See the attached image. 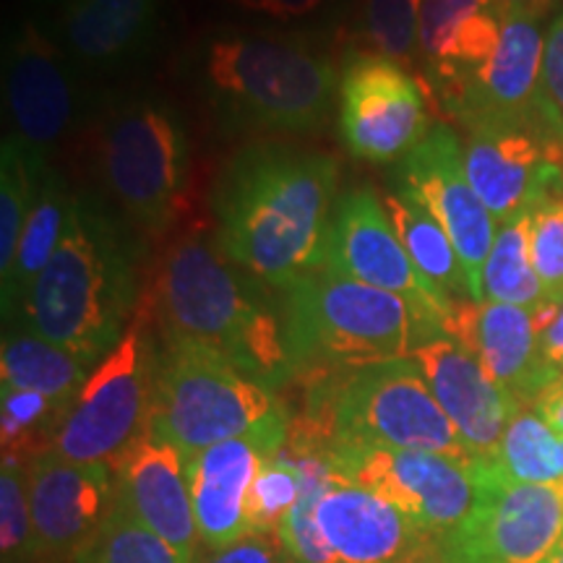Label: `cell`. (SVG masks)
<instances>
[{
  "mask_svg": "<svg viewBox=\"0 0 563 563\" xmlns=\"http://www.w3.org/2000/svg\"><path fill=\"white\" fill-rule=\"evenodd\" d=\"M336 178V162L327 154L279 146L243 152L217 188L220 251L277 290L319 272Z\"/></svg>",
  "mask_w": 563,
  "mask_h": 563,
  "instance_id": "6da1fadb",
  "label": "cell"
},
{
  "mask_svg": "<svg viewBox=\"0 0 563 563\" xmlns=\"http://www.w3.org/2000/svg\"><path fill=\"white\" fill-rule=\"evenodd\" d=\"M136 306V249L100 201L74 196L60 243L11 323L58 344L95 371Z\"/></svg>",
  "mask_w": 563,
  "mask_h": 563,
  "instance_id": "7a4b0ae2",
  "label": "cell"
},
{
  "mask_svg": "<svg viewBox=\"0 0 563 563\" xmlns=\"http://www.w3.org/2000/svg\"><path fill=\"white\" fill-rule=\"evenodd\" d=\"M282 336L292 376L316 378L410 357L443 334V316L412 300L329 272H311L282 290Z\"/></svg>",
  "mask_w": 563,
  "mask_h": 563,
  "instance_id": "3957f363",
  "label": "cell"
},
{
  "mask_svg": "<svg viewBox=\"0 0 563 563\" xmlns=\"http://www.w3.org/2000/svg\"><path fill=\"white\" fill-rule=\"evenodd\" d=\"M287 441L321 454L394 449L475 462L412 357L321 376L311 389L306 418L290 426Z\"/></svg>",
  "mask_w": 563,
  "mask_h": 563,
  "instance_id": "277c9868",
  "label": "cell"
},
{
  "mask_svg": "<svg viewBox=\"0 0 563 563\" xmlns=\"http://www.w3.org/2000/svg\"><path fill=\"white\" fill-rule=\"evenodd\" d=\"M203 232L167 251L157 282L165 336L199 342L274 391L292 378L279 316L262 306Z\"/></svg>",
  "mask_w": 563,
  "mask_h": 563,
  "instance_id": "5b68a950",
  "label": "cell"
},
{
  "mask_svg": "<svg viewBox=\"0 0 563 563\" xmlns=\"http://www.w3.org/2000/svg\"><path fill=\"white\" fill-rule=\"evenodd\" d=\"M269 386L245 376L199 342L165 336L146 431L191 460L217 443L241 439L279 418Z\"/></svg>",
  "mask_w": 563,
  "mask_h": 563,
  "instance_id": "8992f818",
  "label": "cell"
},
{
  "mask_svg": "<svg viewBox=\"0 0 563 563\" xmlns=\"http://www.w3.org/2000/svg\"><path fill=\"white\" fill-rule=\"evenodd\" d=\"M207 76L238 115L274 131L319 125L336 87L332 63L306 42L266 34L211 42Z\"/></svg>",
  "mask_w": 563,
  "mask_h": 563,
  "instance_id": "52a82bcc",
  "label": "cell"
},
{
  "mask_svg": "<svg viewBox=\"0 0 563 563\" xmlns=\"http://www.w3.org/2000/svg\"><path fill=\"white\" fill-rule=\"evenodd\" d=\"M154 373L157 350L139 313L118 347L89 373L55 435L51 454L68 462H115L146 431Z\"/></svg>",
  "mask_w": 563,
  "mask_h": 563,
  "instance_id": "ba28073f",
  "label": "cell"
},
{
  "mask_svg": "<svg viewBox=\"0 0 563 563\" xmlns=\"http://www.w3.org/2000/svg\"><path fill=\"white\" fill-rule=\"evenodd\" d=\"M102 173L133 228L162 235L180 214L186 194V133L159 104H129L104 129Z\"/></svg>",
  "mask_w": 563,
  "mask_h": 563,
  "instance_id": "9c48e42d",
  "label": "cell"
},
{
  "mask_svg": "<svg viewBox=\"0 0 563 563\" xmlns=\"http://www.w3.org/2000/svg\"><path fill=\"white\" fill-rule=\"evenodd\" d=\"M473 511L441 540L449 563H551L563 540V481L530 485L475 462Z\"/></svg>",
  "mask_w": 563,
  "mask_h": 563,
  "instance_id": "30bf717a",
  "label": "cell"
},
{
  "mask_svg": "<svg viewBox=\"0 0 563 563\" xmlns=\"http://www.w3.org/2000/svg\"><path fill=\"white\" fill-rule=\"evenodd\" d=\"M327 460L336 475L378 493L439 543L473 511L477 498L475 462L446 454L334 449Z\"/></svg>",
  "mask_w": 563,
  "mask_h": 563,
  "instance_id": "8fae6325",
  "label": "cell"
},
{
  "mask_svg": "<svg viewBox=\"0 0 563 563\" xmlns=\"http://www.w3.org/2000/svg\"><path fill=\"white\" fill-rule=\"evenodd\" d=\"M545 34L540 16L504 11L501 40L483 66L433 81L435 95L470 131L481 125H540L538 87Z\"/></svg>",
  "mask_w": 563,
  "mask_h": 563,
  "instance_id": "7c38bea8",
  "label": "cell"
},
{
  "mask_svg": "<svg viewBox=\"0 0 563 563\" xmlns=\"http://www.w3.org/2000/svg\"><path fill=\"white\" fill-rule=\"evenodd\" d=\"M426 95L399 63L363 55L340 84V136L352 157L386 165L407 157L431 133Z\"/></svg>",
  "mask_w": 563,
  "mask_h": 563,
  "instance_id": "4fadbf2b",
  "label": "cell"
},
{
  "mask_svg": "<svg viewBox=\"0 0 563 563\" xmlns=\"http://www.w3.org/2000/svg\"><path fill=\"white\" fill-rule=\"evenodd\" d=\"M323 272L361 285L376 287L415 306L443 316L452 313L454 300L415 269L397 230L386 214L384 201L371 188H355L334 203L323 241ZM446 334V332H443Z\"/></svg>",
  "mask_w": 563,
  "mask_h": 563,
  "instance_id": "5bb4252c",
  "label": "cell"
},
{
  "mask_svg": "<svg viewBox=\"0 0 563 563\" xmlns=\"http://www.w3.org/2000/svg\"><path fill=\"white\" fill-rule=\"evenodd\" d=\"M32 509L30 563H74L97 538L115 501L108 462H68L42 454L26 464Z\"/></svg>",
  "mask_w": 563,
  "mask_h": 563,
  "instance_id": "9a60e30c",
  "label": "cell"
},
{
  "mask_svg": "<svg viewBox=\"0 0 563 563\" xmlns=\"http://www.w3.org/2000/svg\"><path fill=\"white\" fill-rule=\"evenodd\" d=\"M399 191L418 199L441 222L460 253L473 300L483 302V269L498 222L470 186L460 139L446 125H435L418 150L402 159Z\"/></svg>",
  "mask_w": 563,
  "mask_h": 563,
  "instance_id": "2e32d148",
  "label": "cell"
},
{
  "mask_svg": "<svg viewBox=\"0 0 563 563\" xmlns=\"http://www.w3.org/2000/svg\"><path fill=\"white\" fill-rule=\"evenodd\" d=\"M464 170L498 224L551 199L563 178V144L543 125H481L470 131Z\"/></svg>",
  "mask_w": 563,
  "mask_h": 563,
  "instance_id": "e0dca14e",
  "label": "cell"
},
{
  "mask_svg": "<svg viewBox=\"0 0 563 563\" xmlns=\"http://www.w3.org/2000/svg\"><path fill=\"white\" fill-rule=\"evenodd\" d=\"M443 332L467 347L485 373L517 402L534 405L561 373L543 355V321L538 311L504 302H454Z\"/></svg>",
  "mask_w": 563,
  "mask_h": 563,
  "instance_id": "ac0fdd59",
  "label": "cell"
},
{
  "mask_svg": "<svg viewBox=\"0 0 563 563\" xmlns=\"http://www.w3.org/2000/svg\"><path fill=\"white\" fill-rule=\"evenodd\" d=\"M290 435V422L279 418L241 439H230L186 460L188 488L203 551H220L249 534L245 498L262 464L279 452Z\"/></svg>",
  "mask_w": 563,
  "mask_h": 563,
  "instance_id": "d6986e66",
  "label": "cell"
},
{
  "mask_svg": "<svg viewBox=\"0 0 563 563\" xmlns=\"http://www.w3.org/2000/svg\"><path fill=\"white\" fill-rule=\"evenodd\" d=\"M115 501L173 545L186 563L201 555V538L196 527L191 488H188L186 456L157 435L144 431L112 462Z\"/></svg>",
  "mask_w": 563,
  "mask_h": 563,
  "instance_id": "ffe728a7",
  "label": "cell"
},
{
  "mask_svg": "<svg viewBox=\"0 0 563 563\" xmlns=\"http://www.w3.org/2000/svg\"><path fill=\"white\" fill-rule=\"evenodd\" d=\"M316 519L336 563H418L441 551L405 511L336 473L316 504Z\"/></svg>",
  "mask_w": 563,
  "mask_h": 563,
  "instance_id": "44dd1931",
  "label": "cell"
},
{
  "mask_svg": "<svg viewBox=\"0 0 563 563\" xmlns=\"http://www.w3.org/2000/svg\"><path fill=\"white\" fill-rule=\"evenodd\" d=\"M410 357L420 365L435 402L452 420L473 460L490 462L501 446L506 426L527 405L493 382L473 352L452 336L422 344Z\"/></svg>",
  "mask_w": 563,
  "mask_h": 563,
  "instance_id": "7402d4cb",
  "label": "cell"
},
{
  "mask_svg": "<svg viewBox=\"0 0 563 563\" xmlns=\"http://www.w3.org/2000/svg\"><path fill=\"white\" fill-rule=\"evenodd\" d=\"M5 108L11 139L45 157L74 121V87L58 45L26 21L5 58Z\"/></svg>",
  "mask_w": 563,
  "mask_h": 563,
  "instance_id": "603a6c76",
  "label": "cell"
},
{
  "mask_svg": "<svg viewBox=\"0 0 563 563\" xmlns=\"http://www.w3.org/2000/svg\"><path fill=\"white\" fill-rule=\"evenodd\" d=\"M501 21L496 0H418V53L431 81L483 66L501 40Z\"/></svg>",
  "mask_w": 563,
  "mask_h": 563,
  "instance_id": "cb8c5ba5",
  "label": "cell"
},
{
  "mask_svg": "<svg viewBox=\"0 0 563 563\" xmlns=\"http://www.w3.org/2000/svg\"><path fill=\"white\" fill-rule=\"evenodd\" d=\"M162 0H70L60 34L68 53L89 66H112L136 55L157 32Z\"/></svg>",
  "mask_w": 563,
  "mask_h": 563,
  "instance_id": "d4e9b609",
  "label": "cell"
},
{
  "mask_svg": "<svg viewBox=\"0 0 563 563\" xmlns=\"http://www.w3.org/2000/svg\"><path fill=\"white\" fill-rule=\"evenodd\" d=\"M74 196L68 194L66 183L53 167L42 165L37 173V186H34V199L30 217H26L21 243L13 258L11 274L0 279V300H3V321L9 323L24 302L26 292L37 279V274L45 269L51 256L58 249L63 228H66L68 209Z\"/></svg>",
  "mask_w": 563,
  "mask_h": 563,
  "instance_id": "484cf974",
  "label": "cell"
},
{
  "mask_svg": "<svg viewBox=\"0 0 563 563\" xmlns=\"http://www.w3.org/2000/svg\"><path fill=\"white\" fill-rule=\"evenodd\" d=\"M91 368L58 344L42 340L26 329L5 327L0 347V389L37 391L60 405H74Z\"/></svg>",
  "mask_w": 563,
  "mask_h": 563,
  "instance_id": "4316f807",
  "label": "cell"
},
{
  "mask_svg": "<svg viewBox=\"0 0 563 563\" xmlns=\"http://www.w3.org/2000/svg\"><path fill=\"white\" fill-rule=\"evenodd\" d=\"M386 214L402 241L407 256L412 258L415 269L426 277L435 290H441L454 302L473 300L467 274L460 262L452 238L441 228V222L410 194L397 191L384 199Z\"/></svg>",
  "mask_w": 563,
  "mask_h": 563,
  "instance_id": "83f0119b",
  "label": "cell"
},
{
  "mask_svg": "<svg viewBox=\"0 0 563 563\" xmlns=\"http://www.w3.org/2000/svg\"><path fill=\"white\" fill-rule=\"evenodd\" d=\"M488 464L514 483H559L563 481L561 435L548 426L534 405H527L506 426L501 446Z\"/></svg>",
  "mask_w": 563,
  "mask_h": 563,
  "instance_id": "f1b7e54d",
  "label": "cell"
},
{
  "mask_svg": "<svg viewBox=\"0 0 563 563\" xmlns=\"http://www.w3.org/2000/svg\"><path fill=\"white\" fill-rule=\"evenodd\" d=\"M504 302L538 311L545 302L543 285L530 262V214L498 224L496 241L483 269V302Z\"/></svg>",
  "mask_w": 563,
  "mask_h": 563,
  "instance_id": "f546056e",
  "label": "cell"
},
{
  "mask_svg": "<svg viewBox=\"0 0 563 563\" xmlns=\"http://www.w3.org/2000/svg\"><path fill=\"white\" fill-rule=\"evenodd\" d=\"M70 407L37 391L0 389V446L3 462L30 464L51 452Z\"/></svg>",
  "mask_w": 563,
  "mask_h": 563,
  "instance_id": "4dcf8cb0",
  "label": "cell"
},
{
  "mask_svg": "<svg viewBox=\"0 0 563 563\" xmlns=\"http://www.w3.org/2000/svg\"><path fill=\"white\" fill-rule=\"evenodd\" d=\"M42 165L45 157L30 154L16 139L5 136L0 150V279L11 274Z\"/></svg>",
  "mask_w": 563,
  "mask_h": 563,
  "instance_id": "1f68e13d",
  "label": "cell"
},
{
  "mask_svg": "<svg viewBox=\"0 0 563 563\" xmlns=\"http://www.w3.org/2000/svg\"><path fill=\"white\" fill-rule=\"evenodd\" d=\"M74 563H186L159 534L139 525L121 504L112 501L110 517L97 538Z\"/></svg>",
  "mask_w": 563,
  "mask_h": 563,
  "instance_id": "d6a6232c",
  "label": "cell"
},
{
  "mask_svg": "<svg viewBox=\"0 0 563 563\" xmlns=\"http://www.w3.org/2000/svg\"><path fill=\"white\" fill-rule=\"evenodd\" d=\"M302 496V475L290 456L279 452L269 456L253 477L245 498V522L251 532H277L292 506Z\"/></svg>",
  "mask_w": 563,
  "mask_h": 563,
  "instance_id": "836d02e7",
  "label": "cell"
},
{
  "mask_svg": "<svg viewBox=\"0 0 563 563\" xmlns=\"http://www.w3.org/2000/svg\"><path fill=\"white\" fill-rule=\"evenodd\" d=\"M363 34L378 58H412L418 53V0H365Z\"/></svg>",
  "mask_w": 563,
  "mask_h": 563,
  "instance_id": "e575fe53",
  "label": "cell"
},
{
  "mask_svg": "<svg viewBox=\"0 0 563 563\" xmlns=\"http://www.w3.org/2000/svg\"><path fill=\"white\" fill-rule=\"evenodd\" d=\"M530 262L548 306H563V199L551 196L530 211Z\"/></svg>",
  "mask_w": 563,
  "mask_h": 563,
  "instance_id": "d590c367",
  "label": "cell"
},
{
  "mask_svg": "<svg viewBox=\"0 0 563 563\" xmlns=\"http://www.w3.org/2000/svg\"><path fill=\"white\" fill-rule=\"evenodd\" d=\"M0 551L3 563H30L32 509L26 464L3 462L0 467Z\"/></svg>",
  "mask_w": 563,
  "mask_h": 563,
  "instance_id": "8d00e7d4",
  "label": "cell"
},
{
  "mask_svg": "<svg viewBox=\"0 0 563 563\" xmlns=\"http://www.w3.org/2000/svg\"><path fill=\"white\" fill-rule=\"evenodd\" d=\"M538 121L563 144V13L545 34L543 70L538 87Z\"/></svg>",
  "mask_w": 563,
  "mask_h": 563,
  "instance_id": "74e56055",
  "label": "cell"
},
{
  "mask_svg": "<svg viewBox=\"0 0 563 563\" xmlns=\"http://www.w3.org/2000/svg\"><path fill=\"white\" fill-rule=\"evenodd\" d=\"M196 563H290L274 532H249L220 551H207Z\"/></svg>",
  "mask_w": 563,
  "mask_h": 563,
  "instance_id": "f35d334b",
  "label": "cell"
},
{
  "mask_svg": "<svg viewBox=\"0 0 563 563\" xmlns=\"http://www.w3.org/2000/svg\"><path fill=\"white\" fill-rule=\"evenodd\" d=\"M238 9L262 13V16L290 21V19H302L311 16V13L321 11L329 0H230Z\"/></svg>",
  "mask_w": 563,
  "mask_h": 563,
  "instance_id": "ab89813d",
  "label": "cell"
},
{
  "mask_svg": "<svg viewBox=\"0 0 563 563\" xmlns=\"http://www.w3.org/2000/svg\"><path fill=\"white\" fill-rule=\"evenodd\" d=\"M534 410L543 415V420L555 433L563 435V378H559V382L534 402Z\"/></svg>",
  "mask_w": 563,
  "mask_h": 563,
  "instance_id": "60d3db41",
  "label": "cell"
},
{
  "mask_svg": "<svg viewBox=\"0 0 563 563\" xmlns=\"http://www.w3.org/2000/svg\"><path fill=\"white\" fill-rule=\"evenodd\" d=\"M543 355H545L548 363L555 365V368H559V365L563 363V306L559 308V313H555L551 327L545 329Z\"/></svg>",
  "mask_w": 563,
  "mask_h": 563,
  "instance_id": "b9f144b4",
  "label": "cell"
},
{
  "mask_svg": "<svg viewBox=\"0 0 563 563\" xmlns=\"http://www.w3.org/2000/svg\"><path fill=\"white\" fill-rule=\"evenodd\" d=\"M496 3L501 11H519V13H532V16H543L555 0H496Z\"/></svg>",
  "mask_w": 563,
  "mask_h": 563,
  "instance_id": "7bdbcfd3",
  "label": "cell"
},
{
  "mask_svg": "<svg viewBox=\"0 0 563 563\" xmlns=\"http://www.w3.org/2000/svg\"><path fill=\"white\" fill-rule=\"evenodd\" d=\"M418 563H449V561H446V559H443V553L439 551V553L428 555V559H422V561H418Z\"/></svg>",
  "mask_w": 563,
  "mask_h": 563,
  "instance_id": "ee69618b",
  "label": "cell"
},
{
  "mask_svg": "<svg viewBox=\"0 0 563 563\" xmlns=\"http://www.w3.org/2000/svg\"><path fill=\"white\" fill-rule=\"evenodd\" d=\"M551 563H563V540H561L559 551H555V553H553V559H551Z\"/></svg>",
  "mask_w": 563,
  "mask_h": 563,
  "instance_id": "f6af8a7d",
  "label": "cell"
},
{
  "mask_svg": "<svg viewBox=\"0 0 563 563\" xmlns=\"http://www.w3.org/2000/svg\"><path fill=\"white\" fill-rule=\"evenodd\" d=\"M42 3H60V0H42ZM63 3H70V0H63Z\"/></svg>",
  "mask_w": 563,
  "mask_h": 563,
  "instance_id": "bcb514c9",
  "label": "cell"
},
{
  "mask_svg": "<svg viewBox=\"0 0 563 563\" xmlns=\"http://www.w3.org/2000/svg\"><path fill=\"white\" fill-rule=\"evenodd\" d=\"M559 373H561V378H563V363L559 365Z\"/></svg>",
  "mask_w": 563,
  "mask_h": 563,
  "instance_id": "7dc6e473",
  "label": "cell"
},
{
  "mask_svg": "<svg viewBox=\"0 0 563 563\" xmlns=\"http://www.w3.org/2000/svg\"><path fill=\"white\" fill-rule=\"evenodd\" d=\"M561 443H563V435H561Z\"/></svg>",
  "mask_w": 563,
  "mask_h": 563,
  "instance_id": "c3c4849f",
  "label": "cell"
}]
</instances>
